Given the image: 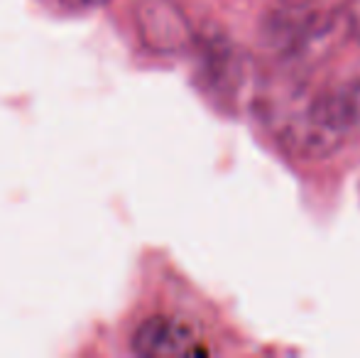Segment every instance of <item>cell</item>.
<instances>
[{
  "instance_id": "1",
  "label": "cell",
  "mask_w": 360,
  "mask_h": 358,
  "mask_svg": "<svg viewBox=\"0 0 360 358\" xmlns=\"http://www.w3.org/2000/svg\"><path fill=\"white\" fill-rule=\"evenodd\" d=\"M356 133H360V72L289 110L280 120L277 138L297 158L321 160Z\"/></svg>"
},
{
  "instance_id": "2",
  "label": "cell",
  "mask_w": 360,
  "mask_h": 358,
  "mask_svg": "<svg viewBox=\"0 0 360 358\" xmlns=\"http://www.w3.org/2000/svg\"><path fill=\"white\" fill-rule=\"evenodd\" d=\"M133 351L145 358L165 356H206L209 349L199 341L189 324L174 317L157 314L145 319L133 334Z\"/></svg>"
},
{
  "instance_id": "3",
  "label": "cell",
  "mask_w": 360,
  "mask_h": 358,
  "mask_svg": "<svg viewBox=\"0 0 360 358\" xmlns=\"http://www.w3.org/2000/svg\"><path fill=\"white\" fill-rule=\"evenodd\" d=\"M140 37L160 54H174L189 44L191 30L172 0H143L138 8Z\"/></svg>"
},
{
  "instance_id": "4",
  "label": "cell",
  "mask_w": 360,
  "mask_h": 358,
  "mask_svg": "<svg viewBox=\"0 0 360 358\" xmlns=\"http://www.w3.org/2000/svg\"><path fill=\"white\" fill-rule=\"evenodd\" d=\"M67 5H79V8H98V5H105L108 0H64Z\"/></svg>"
}]
</instances>
